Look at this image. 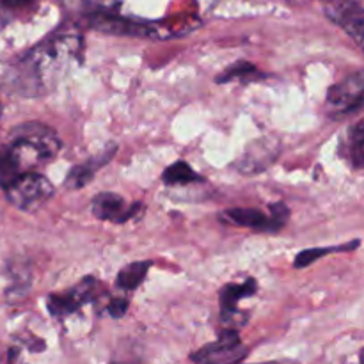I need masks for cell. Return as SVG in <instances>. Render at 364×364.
I'll return each instance as SVG.
<instances>
[{"label": "cell", "mask_w": 364, "mask_h": 364, "mask_svg": "<svg viewBox=\"0 0 364 364\" xmlns=\"http://www.w3.org/2000/svg\"><path fill=\"white\" fill-rule=\"evenodd\" d=\"M247 355V348L242 345L237 331L224 329L219 340L205 345L192 354L196 364H238Z\"/></svg>", "instance_id": "4"}, {"label": "cell", "mask_w": 364, "mask_h": 364, "mask_svg": "<svg viewBox=\"0 0 364 364\" xmlns=\"http://www.w3.org/2000/svg\"><path fill=\"white\" fill-rule=\"evenodd\" d=\"M256 281L247 279L242 284H226V287L220 290V311L223 313H231L237 311V306L242 299L252 297L256 294Z\"/></svg>", "instance_id": "14"}, {"label": "cell", "mask_w": 364, "mask_h": 364, "mask_svg": "<svg viewBox=\"0 0 364 364\" xmlns=\"http://www.w3.org/2000/svg\"><path fill=\"white\" fill-rule=\"evenodd\" d=\"M127 309H128L127 299L116 297L109 302V308H107V311H109V315L112 316V318H121V316L127 315Z\"/></svg>", "instance_id": "21"}, {"label": "cell", "mask_w": 364, "mask_h": 364, "mask_svg": "<svg viewBox=\"0 0 364 364\" xmlns=\"http://www.w3.org/2000/svg\"><path fill=\"white\" fill-rule=\"evenodd\" d=\"M279 151L281 146L276 139H258L245 148L235 166L242 174H259L276 162Z\"/></svg>", "instance_id": "7"}, {"label": "cell", "mask_w": 364, "mask_h": 364, "mask_svg": "<svg viewBox=\"0 0 364 364\" xmlns=\"http://www.w3.org/2000/svg\"><path fill=\"white\" fill-rule=\"evenodd\" d=\"M0 110H2V107H0Z\"/></svg>", "instance_id": "23"}, {"label": "cell", "mask_w": 364, "mask_h": 364, "mask_svg": "<svg viewBox=\"0 0 364 364\" xmlns=\"http://www.w3.org/2000/svg\"><path fill=\"white\" fill-rule=\"evenodd\" d=\"M7 148L16 160L21 174L34 173L32 169L55 159L60 149V139L50 127L32 121L18 124L11 132Z\"/></svg>", "instance_id": "2"}, {"label": "cell", "mask_w": 364, "mask_h": 364, "mask_svg": "<svg viewBox=\"0 0 364 364\" xmlns=\"http://www.w3.org/2000/svg\"><path fill=\"white\" fill-rule=\"evenodd\" d=\"M326 13L334 23L340 25L359 46L363 45L364 38V13L363 7L352 0H338L331 2L326 7Z\"/></svg>", "instance_id": "8"}, {"label": "cell", "mask_w": 364, "mask_h": 364, "mask_svg": "<svg viewBox=\"0 0 364 364\" xmlns=\"http://www.w3.org/2000/svg\"><path fill=\"white\" fill-rule=\"evenodd\" d=\"M137 203L128 205L127 199L112 192H102L91 203V212L96 219L109 220L114 224H123L130 220L137 213Z\"/></svg>", "instance_id": "9"}, {"label": "cell", "mask_w": 364, "mask_h": 364, "mask_svg": "<svg viewBox=\"0 0 364 364\" xmlns=\"http://www.w3.org/2000/svg\"><path fill=\"white\" fill-rule=\"evenodd\" d=\"M162 180L166 185H188L194 181H203V178L187 162L180 160L164 171Z\"/></svg>", "instance_id": "16"}, {"label": "cell", "mask_w": 364, "mask_h": 364, "mask_svg": "<svg viewBox=\"0 0 364 364\" xmlns=\"http://www.w3.org/2000/svg\"><path fill=\"white\" fill-rule=\"evenodd\" d=\"M224 220L228 223L235 224V226L240 228H249V230L255 231H279L281 226L272 219L270 215H265L263 212L255 208H233V210H226L223 213Z\"/></svg>", "instance_id": "11"}, {"label": "cell", "mask_w": 364, "mask_h": 364, "mask_svg": "<svg viewBox=\"0 0 364 364\" xmlns=\"http://www.w3.org/2000/svg\"><path fill=\"white\" fill-rule=\"evenodd\" d=\"M80 55V39L57 38L39 46L28 53L21 63L20 82L31 85V95L46 91L60 75L66 71L68 64ZM21 84V85H23Z\"/></svg>", "instance_id": "1"}, {"label": "cell", "mask_w": 364, "mask_h": 364, "mask_svg": "<svg viewBox=\"0 0 364 364\" xmlns=\"http://www.w3.org/2000/svg\"><path fill=\"white\" fill-rule=\"evenodd\" d=\"M270 217L283 228L290 219V210L283 203H276V205H270Z\"/></svg>", "instance_id": "20"}, {"label": "cell", "mask_w": 364, "mask_h": 364, "mask_svg": "<svg viewBox=\"0 0 364 364\" xmlns=\"http://www.w3.org/2000/svg\"><path fill=\"white\" fill-rule=\"evenodd\" d=\"M114 151H116V146H110L105 151L100 153V155H95L92 159H89L85 164H80V166H75L73 169L70 171V174L66 176V185L70 188H82L91 181V178L95 176L96 171L102 166H105L110 159H112Z\"/></svg>", "instance_id": "12"}, {"label": "cell", "mask_w": 364, "mask_h": 364, "mask_svg": "<svg viewBox=\"0 0 364 364\" xmlns=\"http://www.w3.org/2000/svg\"><path fill=\"white\" fill-rule=\"evenodd\" d=\"M53 187L43 174L25 173L6 188L7 199L21 212H36L53 196Z\"/></svg>", "instance_id": "3"}, {"label": "cell", "mask_w": 364, "mask_h": 364, "mask_svg": "<svg viewBox=\"0 0 364 364\" xmlns=\"http://www.w3.org/2000/svg\"><path fill=\"white\" fill-rule=\"evenodd\" d=\"M255 73H256L255 64L240 60V63H237V64H233V66L228 68V70L224 71L219 78H217V82H220V84H226V82L235 80V78L251 77V75H255Z\"/></svg>", "instance_id": "19"}, {"label": "cell", "mask_w": 364, "mask_h": 364, "mask_svg": "<svg viewBox=\"0 0 364 364\" xmlns=\"http://www.w3.org/2000/svg\"><path fill=\"white\" fill-rule=\"evenodd\" d=\"M89 25L96 31L107 32V34H123V36H153V28L146 23L127 20V18L114 16L107 11L92 13L89 18Z\"/></svg>", "instance_id": "10"}, {"label": "cell", "mask_w": 364, "mask_h": 364, "mask_svg": "<svg viewBox=\"0 0 364 364\" xmlns=\"http://www.w3.org/2000/svg\"><path fill=\"white\" fill-rule=\"evenodd\" d=\"M21 176V171L18 167L16 160L11 155L7 144L0 146V187L7 188L11 183Z\"/></svg>", "instance_id": "17"}, {"label": "cell", "mask_w": 364, "mask_h": 364, "mask_svg": "<svg viewBox=\"0 0 364 364\" xmlns=\"http://www.w3.org/2000/svg\"><path fill=\"white\" fill-rule=\"evenodd\" d=\"M149 267H151V262H135L127 265L124 269H121L116 279L117 288L128 291L139 288L142 284V281L146 279V276H148Z\"/></svg>", "instance_id": "15"}, {"label": "cell", "mask_w": 364, "mask_h": 364, "mask_svg": "<svg viewBox=\"0 0 364 364\" xmlns=\"http://www.w3.org/2000/svg\"><path fill=\"white\" fill-rule=\"evenodd\" d=\"M95 290H96V281L92 277H85L82 279L77 287L71 290L64 291L59 295H50L48 297V311L53 316H70L73 315L77 309L82 306L89 304L95 301Z\"/></svg>", "instance_id": "6"}, {"label": "cell", "mask_w": 364, "mask_h": 364, "mask_svg": "<svg viewBox=\"0 0 364 364\" xmlns=\"http://www.w3.org/2000/svg\"><path fill=\"white\" fill-rule=\"evenodd\" d=\"M364 98V75L363 71H355L341 84L333 85L327 92V110L336 116H347L354 110L361 109Z\"/></svg>", "instance_id": "5"}, {"label": "cell", "mask_w": 364, "mask_h": 364, "mask_svg": "<svg viewBox=\"0 0 364 364\" xmlns=\"http://www.w3.org/2000/svg\"><path fill=\"white\" fill-rule=\"evenodd\" d=\"M341 156L347 159V162L350 164L354 169H361L364 162V123L358 121L354 127H350V130L347 132V137L341 142L340 149Z\"/></svg>", "instance_id": "13"}, {"label": "cell", "mask_w": 364, "mask_h": 364, "mask_svg": "<svg viewBox=\"0 0 364 364\" xmlns=\"http://www.w3.org/2000/svg\"><path fill=\"white\" fill-rule=\"evenodd\" d=\"M34 0H0V4H2L4 7H7V9H16V7H21L25 6V4H32Z\"/></svg>", "instance_id": "22"}, {"label": "cell", "mask_w": 364, "mask_h": 364, "mask_svg": "<svg viewBox=\"0 0 364 364\" xmlns=\"http://www.w3.org/2000/svg\"><path fill=\"white\" fill-rule=\"evenodd\" d=\"M359 245V240H355L354 244H348L345 245V247H316V249H308V251H302L299 252V256L295 258V267L297 269H304V267L311 265L313 262H316L318 258H322V256H327L329 252H334V251H340V249H355Z\"/></svg>", "instance_id": "18"}]
</instances>
